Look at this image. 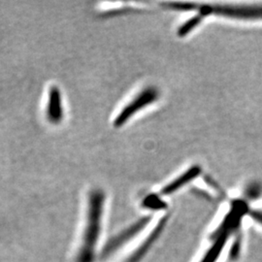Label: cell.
Wrapping results in <instances>:
<instances>
[{"mask_svg":"<svg viewBox=\"0 0 262 262\" xmlns=\"http://www.w3.org/2000/svg\"><path fill=\"white\" fill-rule=\"evenodd\" d=\"M103 205V191L94 189L89 195L86 222L78 253V262H94L95 249L101 231Z\"/></svg>","mask_w":262,"mask_h":262,"instance_id":"obj_1","label":"cell"},{"mask_svg":"<svg viewBox=\"0 0 262 262\" xmlns=\"http://www.w3.org/2000/svg\"><path fill=\"white\" fill-rule=\"evenodd\" d=\"M247 212L248 207L244 201H233L230 212L225 216L223 225L215 235V244L210 248L201 262H215L224 250L227 239L239 227L242 216Z\"/></svg>","mask_w":262,"mask_h":262,"instance_id":"obj_2","label":"cell"},{"mask_svg":"<svg viewBox=\"0 0 262 262\" xmlns=\"http://www.w3.org/2000/svg\"><path fill=\"white\" fill-rule=\"evenodd\" d=\"M187 11H198L203 17L215 14L230 19H262V5H209L188 3Z\"/></svg>","mask_w":262,"mask_h":262,"instance_id":"obj_3","label":"cell"},{"mask_svg":"<svg viewBox=\"0 0 262 262\" xmlns=\"http://www.w3.org/2000/svg\"><path fill=\"white\" fill-rule=\"evenodd\" d=\"M159 97V90L155 86H148L143 90L130 103L127 104L122 112L116 118L114 124L116 127H121L127 122L131 117L139 112L142 108L147 107L148 105L156 102Z\"/></svg>","mask_w":262,"mask_h":262,"instance_id":"obj_4","label":"cell"},{"mask_svg":"<svg viewBox=\"0 0 262 262\" xmlns=\"http://www.w3.org/2000/svg\"><path fill=\"white\" fill-rule=\"evenodd\" d=\"M46 117L49 122L58 124L63 120V106L62 96L59 88L52 85L48 92Z\"/></svg>","mask_w":262,"mask_h":262,"instance_id":"obj_5","label":"cell"},{"mask_svg":"<svg viewBox=\"0 0 262 262\" xmlns=\"http://www.w3.org/2000/svg\"><path fill=\"white\" fill-rule=\"evenodd\" d=\"M149 222H150V216H145L139 220L136 224L131 225L129 228L125 229L121 234L117 235L105 248L104 255H109L114 252H116L121 246L124 245L138 232H140L141 230L145 227V225H148Z\"/></svg>","mask_w":262,"mask_h":262,"instance_id":"obj_6","label":"cell"},{"mask_svg":"<svg viewBox=\"0 0 262 262\" xmlns=\"http://www.w3.org/2000/svg\"><path fill=\"white\" fill-rule=\"evenodd\" d=\"M200 173H201L200 166H198V165L191 166L190 168L187 169L184 174H182L181 176H179L178 178L175 179L167 186L163 187L161 190V193L163 195H169V194L177 191L181 187H184L185 185H187L189 182H191L192 180L198 177L200 175Z\"/></svg>","mask_w":262,"mask_h":262,"instance_id":"obj_7","label":"cell"},{"mask_svg":"<svg viewBox=\"0 0 262 262\" xmlns=\"http://www.w3.org/2000/svg\"><path fill=\"white\" fill-rule=\"evenodd\" d=\"M164 224H165V220H162L159 223V225L157 226V228L154 230V232L150 234V237L147 239V241L145 242V244L141 247L140 249L136 252L135 254H133V256L129 259V262H138L140 259H142L143 255L147 253L148 250L150 249V245L157 240V238L161 233V231L163 229V226H164Z\"/></svg>","mask_w":262,"mask_h":262,"instance_id":"obj_8","label":"cell"},{"mask_svg":"<svg viewBox=\"0 0 262 262\" xmlns=\"http://www.w3.org/2000/svg\"><path fill=\"white\" fill-rule=\"evenodd\" d=\"M203 16H201L200 14H198L196 16L192 17L191 19H187V21L182 25L178 29V35L180 37L186 36L189 32H191L194 28L198 27L200 25V23L203 19Z\"/></svg>","mask_w":262,"mask_h":262,"instance_id":"obj_9","label":"cell"},{"mask_svg":"<svg viewBox=\"0 0 262 262\" xmlns=\"http://www.w3.org/2000/svg\"><path fill=\"white\" fill-rule=\"evenodd\" d=\"M143 206L151 209V210H160V209L165 208L166 204L164 203V201H162L160 199V197L155 195V194H150L144 199Z\"/></svg>","mask_w":262,"mask_h":262,"instance_id":"obj_10","label":"cell"},{"mask_svg":"<svg viewBox=\"0 0 262 262\" xmlns=\"http://www.w3.org/2000/svg\"><path fill=\"white\" fill-rule=\"evenodd\" d=\"M250 214L252 215L253 220H255L257 223L262 225V212H260V211H253Z\"/></svg>","mask_w":262,"mask_h":262,"instance_id":"obj_11","label":"cell"}]
</instances>
